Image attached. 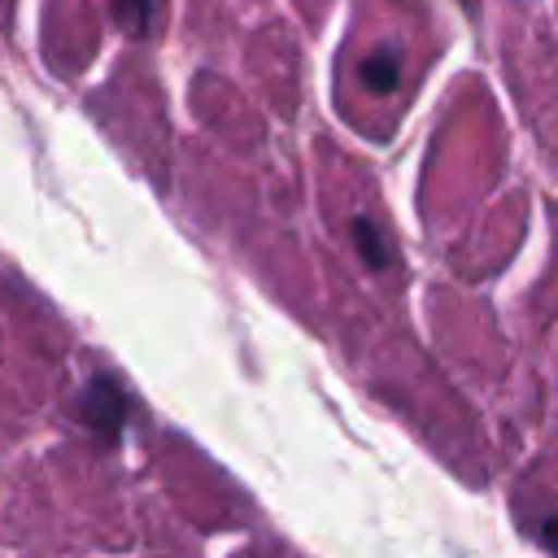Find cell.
Here are the masks:
<instances>
[{
    "instance_id": "cell-4",
    "label": "cell",
    "mask_w": 558,
    "mask_h": 558,
    "mask_svg": "<svg viewBox=\"0 0 558 558\" xmlns=\"http://www.w3.org/2000/svg\"><path fill=\"white\" fill-rule=\"evenodd\" d=\"M153 9H157V0H113V13H118V22L126 31H144Z\"/></svg>"
},
{
    "instance_id": "cell-1",
    "label": "cell",
    "mask_w": 558,
    "mask_h": 558,
    "mask_svg": "<svg viewBox=\"0 0 558 558\" xmlns=\"http://www.w3.org/2000/svg\"><path fill=\"white\" fill-rule=\"evenodd\" d=\"M83 423H96L105 432H118L122 423V392L113 388V379H96L83 397Z\"/></svg>"
},
{
    "instance_id": "cell-5",
    "label": "cell",
    "mask_w": 558,
    "mask_h": 558,
    "mask_svg": "<svg viewBox=\"0 0 558 558\" xmlns=\"http://www.w3.org/2000/svg\"><path fill=\"white\" fill-rule=\"evenodd\" d=\"M541 541L558 554V514H549V519H541Z\"/></svg>"
},
{
    "instance_id": "cell-3",
    "label": "cell",
    "mask_w": 558,
    "mask_h": 558,
    "mask_svg": "<svg viewBox=\"0 0 558 558\" xmlns=\"http://www.w3.org/2000/svg\"><path fill=\"white\" fill-rule=\"evenodd\" d=\"M353 240H357V253L366 257V266H371V270H384V266L392 262L388 240L379 235V227H375L371 218H353Z\"/></svg>"
},
{
    "instance_id": "cell-2",
    "label": "cell",
    "mask_w": 558,
    "mask_h": 558,
    "mask_svg": "<svg viewBox=\"0 0 558 558\" xmlns=\"http://www.w3.org/2000/svg\"><path fill=\"white\" fill-rule=\"evenodd\" d=\"M362 83H366L375 96H388V92L401 83V57H397V48H375V52H366V61H362Z\"/></svg>"
}]
</instances>
